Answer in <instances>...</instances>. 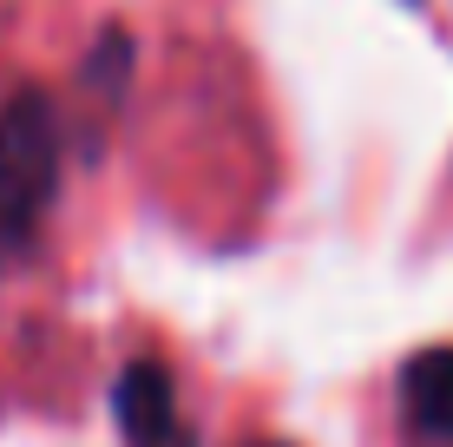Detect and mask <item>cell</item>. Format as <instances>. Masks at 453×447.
<instances>
[{
	"mask_svg": "<svg viewBox=\"0 0 453 447\" xmlns=\"http://www.w3.org/2000/svg\"><path fill=\"white\" fill-rule=\"evenodd\" d=\"M59 191V112L46 92H13L0 105V250L34 243Z\"/></svg>",
	"mask_w": 453,
	"mask_h": 447,
	"instance_id": "obj_1",
	"label": "cell"
},
{
	"mask_svg": "<svg viewBox=\"0 0 453 447\" xmlns=\"http://www.w3.org/2000/svg\"><path fill=\"white\" fill-rule=\"evenodd\" d=\"M112 414L125 447H191V428L178 414V389H171V368L158 356L125 362L119 389H112Z\"/></svg>",
	"mask_w": 453,
	"mask_h": 447,
	"instance_id": "obj_2",
	"label": "cell"
},
{
	"mask_svg": "<svg viewBox=\"0 0 453 447\" xmlns=\"http://www.w3.org/2000/svg\"><path fill=\"white\" fill-rule=\"evenodd\" d=\"M401 414L420 441H453V343H434L401 368Z\"/></svg>",
	"mask_w": 453,
	"mask_h": 447,
	"instance_id": "obj_3",
	"label": "cell"
},
{
	"mask_svg": "<svg viewBox=\"0 0 453 447\" xmlns=\"http://www.w3.org/2000/svg\"><path fill=\"white\" fill-rule=\"evenodd\" d=\"M80 80H86V92H99V99H119L125 92V80H132V34H125V27H105L99 34V46H92L86 66H80Z\"/></svg>",
	"mask_w": 453,
	"mask_h": 447,
	"instance_id": "obj_4",
	"label": "cell"
},
{
	"mask_svg": "<svg viewBox=\"0 0 453 447\" xmlns=\"http://www.w3.org/2000/svg\"><path fill=\"white\" fill-rule=\"evenodd\" d=\"M250 447H289V441H250Z\"/></svg>",
	"mask_w": 453,
	"mask_h": 447,
	"instance_id": "obj_5",
	"label": "cell"
}]
</instances>
